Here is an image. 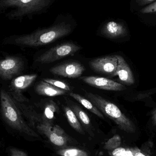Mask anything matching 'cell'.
Listing matches in <instances>:
<instances>
[{"instance_id": "cell-1", "label": "cell", "mask_w": 156, "mask_h": 156, "mask_svg": "<svg viewBox=\"0 0 156 156\" xmlns=\"http://www.w3.org/2000/svg\"><path fill=\"white\" fill-rule=\"evenodd\" d=\"M72 29L71 24L63 22L48 28L37 30L31 34L18 36L14 41L15 43L20 45L41 46L68 35Z\"/></svg>"}, {"instance_id": "cell-2", "label": "cell", "mask_w": 156, "mask_h": 156, "mask_svg": "<svg viewBox=\"0 0 156 156\" xmlns=\"http://www.w3.org/2000/svg\"><path fill=\"white\" fill-rule=\"evenodd\" d=\"M53 0H0V14L10 20H22L42 12Z\"/></svg>"}, {"instance_id": "cell-3", "label": "cell", "mask_w": 156, "mask_h": 156, "mask_svg": "<svg viewBox=\"0 0 156 156\" xmlns=\"http://www.w3.org/2000/svg\"><path fill=\"white\" fill-rule=\"evenodd\" d=\"M0 102L2 117L8 125L27 135L39 137V135L26 123L22 116L21 110L9 93L1 90Z\"/></svg>"}, {"instance_id": "cell-4", "label": "cell", "mask_w": 156, "mask_h": 156, "mask_svg": "<svg viewBox=\"0 0 156 156\" xmlns=\"http://www.w3.org/2000/svg\"><path fill=\"white\" fill-rule=\"evenodd\" d=\"M86 95L103 114L112 120L121 130L129 133H135V125L132 120L123 113L116 105L98 94L87 92Z\"/></svg>"}, {"instance_id": "cell-5", "label": "cell", "mask_w": 156, "mask_h": 156, "mask_svg": "<svg viewBox=\"0 0 156 156\" xmlns=\"http://www.w3.org/2000/svg\"><path fill=\"white\" fill-rule=\"evenodd\" d=\"M81 47L72 43H63L51 48L37 58L36 62L42 64H50L61 58L73 55Z\"/></svg>"}, {"instance_id": "cell-6", "label": "cell", "mask_w": 156, "mask_h": 156, "mask_svg": "<svg viewBox=\"0 0 156 156\" xmlns=\"http://www.w3.org/2000/svg\"><path fill=\"white\" fill-rule=\"evenodd\" d=\"M38 132L44 135L54 145L65 147L71 139L63 128L57 125L48 122H41L37 125Z\"/></svg>"}, {"instance_id": "cell-7", "label": "cell", "mask_w": 156, "mask_h": 156, "mask_svg": "<svg viewBox=\"0 0 156 156\" xmlns=\"http://www.w3.org/2000/svg\"><path fill=\"white\" fill-rule=\"evenodd\" d=\"M37 75H23L14 79L9 86V94L17 102H28V99L23 94V91L29 87L37 78Z\"/></svg>"}, {"instance_id": "cell-8", "label": "cell", "mask_w": 156, "mask_h": 156, "mask_svg": "<svg viewBox=\"0 0 156 156\" xmlns=\"http://www.w3.org/2000/svg\"><path fill=\"white\" fill-rule=\"evenodd\" d=\"M24 69V63L18 57L6 56L0 59V77L10 80L20 74Z\"/></svg>"}, {"instance_id": "cell-9", "label": "cell", "mask_w": 156, "mask_h": 156, "mask_svg": "<svg viewBox=\"0 0 156 156\" xmlns=\"http://www.w3.org/2000/svg\"><path fill=\"white\" fill-rule=\"evenodd\" d=\"M118 60L115 55L107 56L93 59L90 62L92 69L105 75L116 76Z\"/></svg>"}, {"instance_id": "cell-10", "label": "cell", "mask_w": 156, "mask_h": 156, "mask_svg": "<svg viewBox=\"0 0 156 156\" xmlns=\"http://www.w3.org/2000/svg\"><path fill=\"white\" fill-rule=\"evenodd\" d=\"M80 79L87 84L101 90L120 91L126 89V87L121 83L106 78L84 76Z\"/></svg>"}, {"instance_id": "cell-11", "label": "cell", "mask_w": 156, "mask_h": 156, "mask_svg": "<svg viewBox=\"0 0 156 156\" xmlns=\"http://www.w3.org/2000/svg\"><path fill=\"white\" fill-rule=\"evenodd\" d=\"M85 70L84 66L80 63L69 62L55 66L50 69L52 74L69 78H76L82 75Z\"/></svg>"}, {"instance_id": "cell-12", "label": "cell", "mask_w": 156, "mask_h": 156, "mask_svg": "<svg viewBox=\"0 0 156 156\" xmlns=\"http://www.w3.org/2000/svg\"><path fill=\"white\" fill-rule=\"evenodd\" d=\"M101 34L110 39L124 37L128 34L127 27L122 23L115 21L106 22L101 29Z\"/></svg>"}, {"instance_id": "cell-13", "label": "cell", "mask_w": 156, "mask_h": 156, "mask_svg": "<svg viewBox=\"0 0 156 156\" xmlns=\"http://www.w3.org/2000/svg\"><path fill=\"white\" fill-rule=\"evenodd\" d=\"M115 56L118 60L116 76L124 84L133 85L135 83V79L130 66L122 56L116 55Z\"/></svg>"}, {"instance_id": "cell-14", "label": "cell", "mask_w": 156, "mask_h": 156, "mask_svg": "<svg viewBox=\"0 0 156 156\" xmlns=\"http://www.w3.org/2000/svg\"><path fill=\"white\" fill-rule=\"evenodd\" d=\"M35 91L39 95L48 97H55L64 95L67 92V91L57 88L44 80L41 81L36 85Z\"/></svg>"}, {"instance_id": "cell-15", "label": "cell", "mask_w": 156, "mask_h": 156, "mask_svg": "<svg viewBox=\"0 0 156 156\" xmlns=\"http://www.w3.org/2000/svg\"><path fill=\"white\" fill-rule=\"evenodd\" d=\"M69 95L75 100L78 101L82 105L95 115L101 119H104V115L93 104L91 101L85 99L81 95L75 93H69Z\"/></svg>"}, {"instance_id": "cell-16", "label": "cell", "mask_w": 156, "mask_h": 156, "mask_svg": "<svg viewBox=\"0 0 156 156\" xmlns=\"http://www.w3.org/2000/svg\"><path fill=\"white\" fill-rule=\"evenodd\" d=\"M70 108L76 114L80 122L86 128L88 133H90V132L92 133V126L88 115L81 108H80V106H78L76 105H72Z\"/></svg>"}, {"instance_id": "cell-17", "label": "cell", "mask_w": 156, "mask_h": 156, "mask_svg": "<svg viewBox=\"0 0 156 156\" xmlns=\"http://www.w3.org/2000/svg\"><path fill=\"white\" fill-rule=\"evenodd\" d=\"M64 109L67 119L71 127L80 133L84 134V131L80 122L72 109L69 106H65Z\"/></svg>"}, {"instance_id": "cell-18", "label": "cell", "mask_w": 156, "mask_h": 156, "mask_svg": "<svg viewBox=\"0 0 156 156\" xmlns=\"http://www.w3.org/2000/svg\"><path fill=\"white\" fill-rule=\"evenodd\" d=\"M58 111V107L57 104L52 100H50L45 106L41 122H48L53 123L55 113Z\"/></svg>"}, {"instance_id": "cell-19", "label": "cell", "mask_w": 156, "mask_h": 156, "mask_svg": "<svg viewBox=\"0 0 156 156\" xmlns=\"http://www.w3.org/2000/svg\"><path fill=\"white\" fill-rule=\"evenodd\" d=\"M156 94V89H151L147 90L138 92L133 96L132 100L133 101H144L148 104V106H154L156 104L153 101L152 95Z\"/></svg>"}, {"instance_id": "cell-20", "label": "cell", "mask_w": 156, "mask_h": 156, "mask_svg": "<svg viewBox=\"0 0 156 156\" xmlns=\"http://www.w3.org/2000/svg\"><path fill=\"white\" fill-rule=\"evenodd\" d=\"M56 154L60 156H89L87 152L76 148H63L58 150Z\"/></svg>"}, {"instance_id": "cell-21", "label": "cell", "mask_w": 156, "mask_h": 156, "mask_svg": "<svg viewBox=\"0 0 156 156\" xmlns=\"http://www.w3.org/2000/svg\"><path fill=\"white\" fill-rule=\"evenodd\" d=\"M122 144V139L120 136L115 135L110 138L105 144L104 148L105 150H113L118 148Z\"/></svg>"}, {"instance_id": "cell-22", "label": "cell", "mask_w": 156, "mask_h": 156, "mask_svg": "<svg viewBox=\"0 0 156 156\" xmlns=\"http://www.w3.org/2000/svg\"><path fill=\"white\" fill-rule=\"evenodd\" d=\"M43 80L46 82L50 83L54 85L57 88L63 89L66 91H70V88L68 84L64 82L58 80H54V79H49V78H45L43 79Z\"/></svg>"}, {"instance_id": "cell-23", "label": "cell", "mask_w": 156, "mask_h": 156, "mask_svg": "<svg viewBox=\"0 0 156 156\" xmlns=\"http://www.w3.org/2000/svg\"><path fill=\"white\" fill-rule=\"evenodd\" d=\"M140 12L143 14L153 13L156 12V1L144 7L140 11Z\"/></svg>"}, {"instance_id": "cell-24", "label": "cell", "mask_w": 156, "mask_h": 156, "mask_svg": "<svg viewBox=\"0 0 156 156\" xmlns=\"http://www.w3.org/2000/svg\"><path fill=\"white\" fill-rule=\"evenodd\" d=\"M126 150V148L119 147L112 150V152L110 153V154L112 156H120L123 154Z\"/></svg>"}, {"instance_id": "cell-25", "label": "cell", "mask_w": 156, "mask_h": 156, "mask_svg": "<svg viewBox=\"0 0 156 156\" xmlns=\"http://www.w3.org/2000/svg\"><path fill=\"white\" fill-rule=\"evenodd\" d=\"M11 156H28L25 152L16 148H12L10 149Z\"/></svg>"}, {"instance_id": "cell-26", "label": "cell", "mask_w": 156, "mask_h": 156, "mask_svg": "<svg viewBox=\"0 0 156 156\" xmlns=\"http://www.w3.org/2000/svg\"><path fill=\"white\" fill-rule=\"evenodd\" d=\"M132 148L134 156H150L149 155L143 153L140 149L137 147H133V148Z\"/></svg>"}, {"instance_id": "cell-27", "label": "cell", "mask_w": 156, "mask_h": 156, "mask_svg": "<svg viewBox=\"0 0 156 156\" xmlns=\"http://www.w3.org/2000/svg\"><path fill=\"white\" fill-rule=\"evenodd\" d=\"M156 0H136V2L139 5H144L152 3Z\"/></svg>"}, {"instance_id": "cell-28", "label": "cell", "mask_w": 156, "mask_h": 156, "mask_svg": "<svg viewBox=\"0 0 156 156\" xmlns=\"http://www.w3.org/2000/svg\"><path fill=\"white\" fill-rule=\"evenodd\" d=\"M151 120L153 125L156 126V106L151 114Z\"/></svg>"}, {"instance_id": "cell-29", "label": "cell", "mask_w": 156, "mask_h": 156, "mask_svg": "<svg viewBox=\"0 0 156 156\" xmlns=\"http://www.w3.org/2000/svg\"><path fill=\"white\" fill-rule=\"evenodd\" d=\"M120 156H134L132 148H126V150L125 153L123 154Z\"/></svg>"}]
</instances>
